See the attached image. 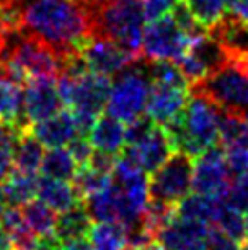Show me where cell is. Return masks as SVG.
<instances>
[{
  "label": "cell",
  "instance_id": "4dcf8cb0",
  "mask_svg": "<svg viewBox=\"0 0 248 250\" xmlns=\"http://www.w3.org/2000/svg\"><path fill=\"white\" fill-rule=\"evenodd\" d=\"M110 183H111V174H103V172H99V170L88 167V165L79 167L75 177H73V185L79 190V194H81L83 199L103 192L104 188H108Z\"/></svg>",
  "mask_w": 248,
  "mask_h": 250
},
{
  "label": "cell",
  "instance_id": "f546056e",
  "mask_svg": "<svg viewBox=\"0 0 248 250\" xmlns=\"http://www.w3.org/2000/svg\"><path fill=\"white\" fill-rule=\"evenodd\" d=\"M183 2L192 11L195 21L207 31L215 28L227 15L225 0H183Z\"/></svg>",
  "mask_w": 248,
  "mask_h": 250
},
{
  "label": "cell",
  "instance_id": "f35d334b",
  "mask_svg": "<svg viewBox=\"0 0 248 250\" xmlns=\"http://www.w3.org/2000/svg\"><path fill=\"white\" fill-rule=\"evenodd\" d=\"M59 250H93L90 241H86L84 237L81 239H73V241H68V243H62Z\"/></svg>",
  "mask_w": 248,
  "mask_h": 250
},
{
  "label": "cell",
  "instance_id": "9a60e30c",
  "mask_svg": "<svg viewBox=\"0 0 248 250\" xmlns=\"http://www.w3.org/2000/svg\"><path fill=\"white\" fill-rule=\"evenodd\" d=\"M188 99H190V90L152 83L150 93H148V103H146V113L157 125L166 126L183 113Z\"/></svg>",
  "mask_w": 248,
  "mask_h": 250
},
{
  "label": "cell",
  "instance_id": "5bb4252c",
  "mask_svg": "<svg viewBox=\"0 0 248 250\" xmlns=\"http://www.w3.org/2000/svg\"><path fill=\"white\" fill-rule=\"evenodd\" d=\"M62 108L57 79H31L24 90V113L29 126L55 115Z\"/></svg>",
  "mask_w": 248,
  "mask_h": 250
},
{
  "label": "cell",
  "instance_id": "83f0119b",
  "mask_svg": "<svg viewBox=\"0 0 248 250\" xmlns=\"http://www.w3.org/2000/svg\"><path fill=\"white\" fill-rule=\"evenodd\" d=\"M215 201L217 199H212V197H207V195H201L193 192L192 195H186V197H183L175 205V215L181 217V219H188V221L212 225Z\"/></svg>",
  "mask_w": 248,
  "mask_h": 250
},
{
  "label": "cell",
  "instance_id": "2e32d148",
  "mask_svg": "<svg viewBox=\"0 0 248 250\" xmlns=\"http://www.w3.org/2000/svg\"><path fill=\"white\" fill-rule=\"evenodd\" d=\"M130 150L135 155L139 167L143 168L146 174H153L159 167L165 165L166 159L173 152H177L170 139V133L161 125H155L150 135L145 137L139 145L130 146Z\"/></svg>",
  "mask_w": 248,
  "mask_h": 250
},
{
  "label": "cell",
  "instance_id": "8992f818",
  "mask_svg": "<svg viewBox=\"0 0 248 250\" xmlns=\"http://www.w3.org/2000/svg\"><path fill=\"white\" fill-rule=\"evenodd\" d=\"M190 93L207 97L221 111L248 117V75L232 59L193 83Z\"/></svg>",
  "mask_w": 248,
  "mask_h": 250
},
{
  "label": "cell",
  "instance_id": "d590c367",
  "mask_svg": "<svg viewBox=\"0 0 248 250\" xmlns=\"http://www.w3.org/2000/svg\"><path fill=\"white\" fill-rule=\"evenodd\" d=\"M177 2H179V0H143L146 21L150 22V21L159 19V17L168 15Z\"/></svg>",
  "mask_w": 248,
  "mask_h": 250
},
{
  "label": "cell",
  "instance_id": "e575fe53",
  "mask_svg": "<svg viewBox=\"0 0 248 250\" xmlns=\"http://www.w3.org/2000/svg\"><path fill=\"white\" fill-rule=\"evenodd\" d=\"M68 150L73 155V159L77 161L79 167L88 165L91 153H93V145L90 143V139H86V135H77L75 139H71L68 143Z\"/></svg>",
  "mask_w": 248,
  "mask_h": 250
},
{
  "label": "cell",
  "instance_id": "603a6c76",
  "mask_svg": "<svg viewBox=\"0 0 248 250\" xmlns=\"http://www.w3.org/2000/svg\"><path fill=\"white\" fill-rule=\"evenodd\" d=\"M91 227V217L88 214V210L84 207V201L81 205H77L73 208L62 212L57 217L55 225V236L61 243H68L73 239H81L86 237L90 232Z\"/></svg>",
  "mask_w": 248,
  "mask_h": 250
},
{
  "label": "cell",
  "instance_id": "52a82bcc",
  "mask_svg": "<svg viewBox=\"0 0 248 250\" xmlns=\"http://www.w3.org/2000/svg\"><path fill=\"white\" fill-rule=\"evenodd\" d=\"M150 75L146 70V61L141 59L123 73H119L115 84H111L108 97V113L121 119L123 123H131L146 111L148 93H150Z\"/></svg>",
  "mask_w": 248,
  "mask_h": 250
},
{
  "label": "cell",
  "instance_id": "4fadbf2b",
  "mask_svg": "<svg viewBox=\"0 0 248 250\" xmlns=\"http://www.w3.org/2000/svg\"><path fill=\"white\" fill-rule=\"evenodd\" d=\"M212 225L188 221L173 215L157 234V241L165 250H207Z\"/></svg>",
  "mask_w": 248,
  "mask_h": 250
},
{
  "label": "cell",
  "instance_id": "ba28073f",
  "mask_svg": "<svg viewBox=\"0 0 248 250\" xmlns=\"http://www.w3.org/2000/svg\"><path fill=\"white\" fill-rule=\"evenodd\" d=\"M193 161L185 152H173L150 179V199L175 207L192 190Z\"/></svg>",
  "mask_w": 248,
  "mask_h": 250
},
{
  "label": "cell",
  "instance_id": "ac0fdd59",
  "mask_svg": "<svg viewBox=\"0 0 248 250\" xmlns=\"http://www.w3.org/2000/svg\"><path fill=\"white\" fill-rule=\"evenodd\" d=\"M24 84L17 83L0 62V121L15 126L21 132H29V123L24 113Z\"/></svg>",
  "mask_w": 248,
  "mask_h": 250
},
{
  "label": "cell",
  "instance_id": "3957f363",
  "mask_svg": "<svg viewBox=\"0 0 248 250\" xmlns=\"http://www.w3.org/2000/svg\"><path fill=\"white\" fill-rule=\"evenodd\" d=\"M219 121L221 110L212 101L190 93L183 113L165 128L175 150L197 157L208 148L219 145Z\"/></svg>",
  "mask_w": 248,
  "mask_h": 250
},
{
  "label": "cell",
  "instance_id": "6da1fadb",
  "mask_svg": "<svg viewBox=\"0 0 248 250\" xmlns=\"http://www.w3.org/2000/svg\"><path fill=\"white\" fill-rule=\"evenodd\" d=\"M21 33L46 42L64 64L93 37L91 11L83 0H22Z\"/></svg>",
  "mask_w": 248,
  "mask_h": 250
},
{
  "label": "cell",
  "instance_id": "d4e9b609",
  "mask_svg": "<svg viewBox=\"0 0 248 250\" xmlns=\"http://www.w3.org/2000/svg\"><path fill=\"white\" fill-rule=\"evenodd\" d=\"M39 190V179L35 174H26V172H19V170H11V174L7 175L4 181V197H6L7 205L11 207H22L35 199Z\"/></svg>",
  "mask_w": 248,
  "mask_h": 250
},
{
  "label": "cell",
  "instance_id": "484cf974",
  "mask_svg": "<svg viewBox=\"0 0 248 250\" xmlns=\"http://www.w3.org/2000/svg\"><path fill=\"white\" fill-rule=\"evenodd\" d=\"M22 217L24 223L29 227L37 237H48L55 236V225H57V215L55 210L49 208L44 201H35L31 199L29 203L22 205Z\"/></svg>",
  "mask_w": 248,
  "mask_h": 250
},
{
  "label": "cell",
  "instance_id": "60d3db41",
  "mask_svg": "<svg viewBox=\"0 0 248 250\" xmlns=\"http://www.w3.org/2000/svg\"><path fill=\"white\" fill-rule=\"evenodd\" d=\"M7 41H9V37L0 29V61H2V57H4V53H6L7 49Z\"/></svg>",
  "mask_w": 248,
  "mask_h": 250
},
{
  "label": "cell",
  "instance_id": "836d02e7",
  "mask_svg": "<svg viewBox=\"0 0 248 250\" xmlns=\"http://www.w3.org/2000/svg\"><path fill=\"white\" fill-rule=\"evenodd\" d=\"M227 199L235 208L243 212V214L248 217V172L241 175H235L232 187L228 190Z\"/></svg>",
  "mask_w": 248,
  "mask_h": 250
},
{
  "label": "cell",
  "instance_id": "7a4b0ae2",
  "mask_svg": "<svg viewBox=\"0 0 248 250\" xmlns=\"http://www.w3.org/2000/svg\"><path fill=\"white\" fill-rule=\"evenodd\" d=\"M93 21V37L115 41L143 59L145 6L143 0H93L88 4Z\"/></svg>",
  "mask_w": 248,
  "mask_h": 250
},
{
  "label": "cell",
  "instance_id": "74e56055",
  "mask_svg": "<svg viewBox=\"0 0 248 250\" xmlns=\"http://www.w3.org/2000/svg\"><path fill=\"white\" fill-rule=\"evenodd\" d=\"M227 13L248 26V0H225Z\"/></svg>",
  "mask_w": 248,
  "mask_h": 250
},
{
  "label": "cell",
  "instance_id": "8fae6325",
  "mask_svg": "<svg viewBox=\"0 0 248 250\" xmlns=\"http://www.w3.org/2000/svg\"><path fill=\"white\" fill-rule=\"evenodd\" d=\"M81 55L88 70L104 77L119 75L126 68H130L131 64L141 61L121 44L110 39H104V37H91L83 46Z\"/></svg>",
  "mask_w": 248,
  "mask_h": 250
},
{
  "label": "cell",
  "instance_id": "b9f144b4",
  "mask_svg": "<svg viewBox=\"0 0 248 250\" xmlns=\"http://www.w3.org/2000/svg\"><path fill=\"white\" fill-rule=\"evenodd\" d=\"M7 201H6V197H4V192H2V187H0V223H2V215H4V212H6V207Z\"/></svg>",
  "mask_w": 248,
  "mask_h": 250
},
{
  "label": "cell",
  "instance_id": "5b68a950",
  "mask_svg": "<svg viewBox=\"0 0 248 250\" xmlns=\"http://www.w3.org/2000/svg\"><path fill=\"white\" fill-rule=\"evenodd\" d=\"M13 46L6 49L2 66L17 83L26 86L31 79H57L62 70V59L46 42L28 33L11 35Z\"/></svg>",
  "mask_w": 248,
  "mask_h": 250
},
{
  "label": "cell",
  "instance_id": "4316f807",
  "mask_svg": "<svg viewBox=\"0 0 248 250\" xmlns=\"http://www.w3.org/2000/svg\"><path fill=\"white\" fill-rule=\"evenodd\" d=\"M79 165L73 159V155L66 148H49L44 153V159L41 165V172L44 177L51 179H62V181H73Z\"/></svg>",
  "mask_w": 248,
  "mask_h": 250
},
{
  "label": "cell",
  "instance_id": "7bdbcfd3",
  "mask_svg": "<svg viewBox=\"0 0 248 250\" xmlns=\"http://www.w3.org/2000/svg\"><path fill=\"white\" fill-rule=\"evenodd\" d=\"M126 250H146L145 247H137V245H128Z\"/></svg>",
  "mask_w": 248,
  "mask_h": 250
},
{
  "label": "cell",
  "instance_id": "f6af8a7d",
  "mask_svg": "<svg viewBox=\"0 0 248 250\" xmlns=\"http://www.w3.org/2000/svg\"><path fill=\"white\" fill-rule=\"evenodd\" d=\"M247 239H248V217H247Z\"/></svg>",
  "mask_w": 248,
  "mask_h": 250
},
{
  "label": "cell",
  "instance_id": "f1b7e54d",
  "mask_svg": "<svg viewBox=\"0 0 248 250\" xmlns=\"http://www.w3.org/2000/svg\"><path fill=\"white\" fill-rule=\"evenodd\" d=\"M146 61V59H145ZM146 70L152 83L168 84L183 90H190V83L185 77L179 64L173 61H146Z\"/></svg>",
  "mask_w": 248,
  "mask_h": 250
},
{
  "label": "cell",
  "instance_id": "7c38bea8",
  "mask_svg": "<svg viewBox=\"0 0 248 250\" xmlns=\"http://www.w3.org/2000/svg\"><path fill=\"white\" fill-rule=\"evenodd\" d=\"M228 59L230 57H228L225 46L210 33H205L190 42L188 49L177 61V64L192 86L193 83L201 81L212 70L219 68L223 62H227Z\"/></svg>",
  "mask_w": 248,
  "mask_h": 250
},
{
  "label": "cell",
  "instance_id": "ee69618b",
  "mask_svg": "<svg viewBox=\"0 0 248 250\" xmlns=\"http://www.w3.org/2000/svg\"><path fill=\"white\" fill-rule=\"evenodd\" d=\"M241 250H248V241H245V243H243Z\"/></svg>",
  "mask_w": 248,
  "mask_h": 250
},
{
  "label": "cell",
  "instance_id": "277c9868",
  "mask_svg": "<svg viewBox=\"0 0 248 250\" xmlns=\"http://www.w3.org/2000/svg\"><path fill=\"white\" fill-rule=\"evenodd\" d=\"M57 88L62 104L73 111L81 135H90L99 115L104 111L110 97V77L86 70L83 73H64L57 77Z\"/></svg>",
  "mask_w": 248,
  "mask_h": 250
},
{
  "label": "cell",
  "instance_id": "ab89813d",
  "mask_svg": "<svg viewBox=\"0 0 248 250\" xmlns=\"http://www.w3.org/2000/svg\"><path fill=\"white\" fill-rule=\"evenodd\" d=\"M228 57L239 64L243 70H245V73L248 75V51L247 53H235V55H228Z\"/></svg>",
  "mask_w": 248,
  "mask_h": 250
},
{
  "label": "cell",
  "instance_id": "8d00e7d4",
  "mask_svg": "<svg viewBox=\"0 0 248 250\" xmlns=\"http://www.w3.org/2000/svg\"><path fill=\"white\" fill-rule=\"evenodd\" d=\"M207 250H241L237 247V241L230 239L228 236H225L223 232H219L217 229H210V234H208V243Z\"/></svg>",
  "mask_w": 248,
  "mask_h": 250
},
{
  "label": "cell",
  "instance_id": "30bf717a",
  "mask_svg": "<svg viewBox=\"0 0 248 250\" xmlns=\"http://www.w3.org/2000/svg\"><path fill=\"white\" fill-rule=\"evenodd\" d=\"M234 183V174L228 167L227 153L221 145L208 148L193 163L192 190L212 199H225Z\"/></svg>",
  "mask_w": 248,
  "mask_h": 250
},
{
  "label": "cell",
  "instance_id": "e0dca14e",
  "mask_svg": "<svg viewBox=\"0 0 248 250\" xmlns=\"http://www.w3.org/2000/svg\"><path fill=\"white\" fill-rule=\"evenodd\" d=\"M29 132L41 141L46 148H61L68 146L71 139H75L79 133L77 121L71 110H59L55 115L33 123Z\"/></svg>",
  "mask_w": 248,
  "mask_h": 250
},
{
  "label": "cell",
  "instance_id": "ffe728a7",
  "mask_svg": "<svg viewBox=\"0 0 248 250\" xmlns=\"http://www.w3.org/2000/svg\"><path fill=\"white\" fill-rule=\"evenodd\" d=\"M90 143L95 150L119 155L126 145L123 121L113 117L111 113H106V115L101 113L90 132Z\"/></svg>",
  "mask_w": 248,
  "mask_h": 250
},
{
  "label": "cell",
  "instance_id": "44dd1931",
  "mask_svg": "<svg viewBox=\"0 0 248 250\" xmlns=\"http://www.w3.org/2000/svg\"><path fill=\"white\" fill-rule=\"evenodd\" d=\"M212 227L237 243L247 241V215L235 208L227 197L215 201Z\"/></svg>",
  "mask_w": 248,
  "mask_h": 250
},
{
  "label": "cell",
  "instance_id": "9c48e42d",
  "mask_svg": "<svg viewBox=\"0 0 248 250\" xmlns=\"http://www.w3.org/2000/svg\"><path fill=\"white\" fill-rule=\"evenodd\" d=\"M193 39L186 35L170 13L150 21L143 31V59L146 61H173L185 55Z\"/></svg>",
  "mask_w": 248,
  "mask_h": 250
},
{
  "label": "cell",
  "instance_id": "cb8c5ba5",
  "mask_svg": "<svg viewBox=\"0 0 248 250\" xmlns=\"http://www.w3.org/2000/svg\"><path fill=\"white\" fill-rule=\"evenodd\" d=\"M88 241L93 250H126L130 245L128 230L123 223L117 221H97L90 227Z\"/></svg>",
  "mask_w": 248,
  "mask_h": 250
},
{
  "label": "cell",
  "instance_id": "d6a6232c",
  "mask_svg": "<svg viewBox=\"0 0 248 250\" xmlns=\"http://www.w3.org/2000/svg\"><path fill=\"white\" fill-rule=\"evenodd\" d=\"M155 125L157 123L148 113L146 115L143 113L141 117L133 119L131 123H128V128H124V141H126V145L128 146L139 145L145 137L150 135V132L155 128Z\"/></svg>",
  "mask_w": 248,
  "mask_h": 250
},
{
  "label": "cell",
  "instance_id": "1f68e13d",
  "mask_svg": "<svg viewBox=\"0 0 248 250\" xmlns=\"http://www.w3.org/2000/svg\"><path fill=\"white\" fill-rule=\"evenodd\" d=\"M19 133L21 130L0 121V183L6 181L13 170V152Z\"/></svg>",
  "mask_w": 248,
  "mask_h": 250
},
{
  "label": "cell",
  "instance_id": "d6986e66",
  "mask_svg": "<svg viewBox=\"0 0 248 250\" xmlns=\"http://www.w3.org/2000/svg\"><path fill=\"white\" fill-rule=\"evenodd\" d=\"M37 195L41 197V201H44L49 208H53L59 214L73 208L84 201L75 185H71L69 181L51 179V177H44V175H42V179H39Z\"/></svg>",
  "mask_w": 248,
  "mask_h": 250
},
{
  "label": "cell",
  "instance_id": "7402d4cb",
  "mask_svg": "<svg viewBox=\"0 0 248 250\" xmlns=\"http://www.w3.org/2000/svg\"><path fill=\"white\" fill-rule=\"evenodd\" d=\"M44 145L31 132H21L15 143L13 152V170L37 174L41 170L44 159Z\"/></svg>",
  "mask_w": 248,
  "mask_h": 250
}]
</instances>
